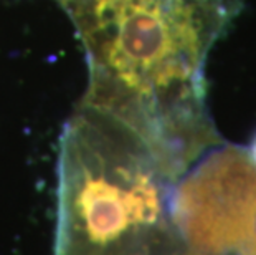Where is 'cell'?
<instances>
[{
  "label": "cell",
  "mask_w": 256,
  "mask_h": 255,
  "mask_svg": "<svg viewBox=\"0 0 256 255\" xmlns=\"http://www.w3.org/2000/svg\"><path fill=\"white\" fill-rule=\"evenodd\" d=\"M248 156L252 157V161L256 164V138H254V141L252 143V148H250V151H248Z\"/></svg>",
  "instance_id": "cell-4"
},
{
  "label": "cell",
  "mask_w": 256,
  "mask_h": 255,
  "mask_svg": "<svg viewBox=\"0 0 256 255\" xmlns=\"http://www.w3.org/2000/svg\"><path fill=\"white\" fill-rule=\"evenodd\" d=\"M166 181L132 129L80 103L60 148L55 255H188L164 215Z\"/></svg>",
  "instance_id": "cell-2"
},
{
  "label": "cell",
  "mask_w": 256,
  "mask_h": 255,
  "mask_svg": "<svg viewBox=\"0 0 256 255\" xmlns=\"http://www.w3.org/2000/svg\"><path fill=\"white\" fill-rule=\"evenodd\" d=\"M90 63L83 105L116 118L172 181L215 133L204 111V65L226 25L225 0H62Z\"/></svg>",
  "instance_id": "cell-1"
},
{
  "label": "cell",
  "mask_w": 256,
  "mask_h": 255,
  "mask_svg": "<svg viewBox=\"0 0 256 255\" xmlns=\"http://www.w3.org/2000/svg\"><path fill=\"white\" fill-rule=\"evenodd\" d=\"M256 197V164L248 151L225 148L184 179L170 200V219L198 255L242 248Z\"/></svg>",
  "instance_id": "cell-3"
}]
</instances>
